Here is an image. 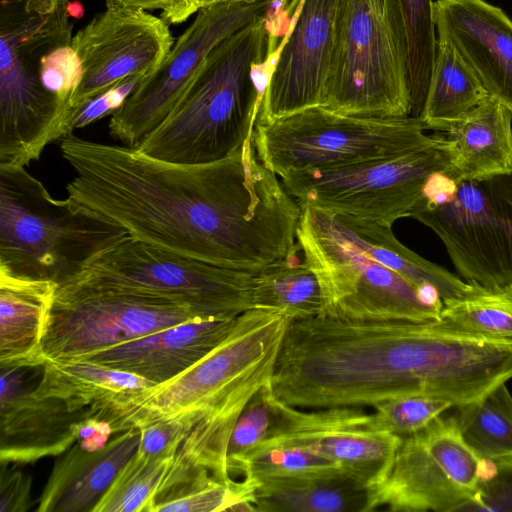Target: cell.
I'll return each instance as SVG.
<instances>
[{
    "label": "cell",
    "mask_w": 512,
    "mask_h": 512,
    "mask_svg": "<svg viewBox=\"0 0 512 512\" xmlns=\"http://www.w3.org/2000/svg\"><path fill=\"white\" fill-rule=\"evenodd\" d=\"M331 215L340 232L358 250L420 289L444 300L458 296L468 288V282L404 246L394 236L391 226L350 216Z\"/></svg>",
    "instance_id": "d4e9b609"
},
{
    "label": "cell",
    "mask_w": 512,
    "mask_h": 512,
    "mask_svg": "<svg viewBox=\"0 0 512 512\" xmlns=\"http://www.w3.org/2000/svg\"><path fill=\"white\" fill-rule=\"evenodd\" d=\"M176 451L155 456L137 452L125 463L92 512H151L157 490Z\"/></svg>",
    "instance_id": "d6a6232c"
},
{
    "label": "cell",
    "mask_w": 512,
    "mask_h": 512,
    "mask_svg": "<svg viewBox=\"0 0 512 512\" xmlns=\"http://www.w3.org/2000/svg\"><path fill=\"white\" fill-rule=\"evenodd\" d=\"M237 320L238 316L199 318L78 359L133 373L156 386L179 376L210 353L231 333Z\"/></svg>",
    "instance_id": "ffe728a7"
},
{
    "label": "cell",
    "mask_w": 512,
    "mask_h": 512,
    "mask_svg": "<svg viewBox=\"0 0 512 512\" xmlns=\"http://www.w3.org/2000/svg\"><path fill=\"white\" fill-rule=\"evenodd\" d=\"M203 414L196 411L185 412L139 428L140 441L136 452L144 456H155L168 451H177L183 439Z\"/></svg>",
    "instance_id": "74e56055"
},
{
    "label": "cell",
    "mask_w": 512,
    "mask_h": 512,
    "mask_svg": "<svg viewBox=\"0 0 512 512\" xmlns=\"http://www.w3.org/2000/svg\"><path fill=\"white\" fill-rule=\"evenodd\" d=\"M489 97L483 84L447 41L437 49L420 119L426 129L444 132Z\"/></svg>",
    "instance_id": "4316f807"
},
{
    "label": "cell",
    "mask_w": 512,
    "mask_h": 512,
    "mask_svg": "<svg viewBox=\"0 0 512 512\" xmlns=\"http://www.w3.org/2000/svg\"><path fill=\"white\" fill-rule=\"evenodd\" d=\"M203 7L204 0H166L163 19L172 24H179Z\"/></svg>",
    "instance_id": "7bdbcfd3"
},
{
    "label": "cell",
    "mask_w": 512,
    "mask_h": 512,
    "mask_svg": "<svg viewBox=\"0 0 512 512\" xmlns=\"http://www.w3.org/2000/svg\"><path fill=\"white\" fill-rule=\"evenodd\" d=\"M505 339L456 328L442 319H294L271 380L279 401L308 409L375 405L429 396L453 407L473 402L511 373Z\"/></svg>",
    "instance_id": "7a4b0ae2"
},
{
    "label": "cell",
    "mask_w": 512,
    "mask_h": 512,
    "mask_svg": "<svg viewBox=\"0 0 512 512\" xmlns=\"http://www.w3.org/2000/svg\"><path fill=\"white\" fill-rule=\"evenodd\" d=\"M420 117H361L323 106L256 123L260 161L280 178L400 155L434 140Z\"/></svg>",
    "instance_id": "ba28073f"
},
{
    "label": "cell",
    "mask_w": 512,
    "mask_h": 512,
    "mask_svg": "<svg viewBox=\"0 0 512 512\" xmlns=\"http://www.w3.org/2000/svg\"><path fill=\"white\" fill-rule=\"evenodd\" d=\"M453 155L452 176L512 175V113L489 96L444 131Z\"/></svg>",
    "instance_id": "603a6c76"
},
{
    "label": "cell",
    "mask_w": 512,
    "mask_h": 512,
    "mask_svg": "<svg viewBox=\"0 0 512 512\" xmlns=\"http://www.w3.org/2000/svg\"><path fill=\"white\" fill-rule=\"evenodd\" d=\"M140 429L132 427L98 451H86L76 442L60 457L40 495L37 512H92L117 473L135 454Z\"/></svg>",
    "instance_id": "7402d4cb"
},
{
    "label": "cell",
    "mask_w": 512,
    "mask_h": 512,
    "mask_svg": "<svg viewBox=\"0 0 512 512\" xmlns=\"http://www.w3.org/2000/svg\"><path fill=\"white\" fill-rule=\"evenodd\" d=\"M483 476L475 500L464 511H512V461L492 465Z\"/></svg>",
    "instance_id": "ab89813d"
},
{
    "label": "cell",
    "mask_w": 512,
    "mask_h": 512,
    "mask_svg": "<svg viewBox=\"0 0 512 512\" xmlns=\"http://www.w3.org/2000/svg\"><path fill=\"white\" fill-rule=\"evenodd\" d=\"M295 317L286 311L252 308L238 316L231 333L174 379L117 394L95 416L114 434L185 412L207 413L252 398L271 383L286 331Z\"/></svg>",
    "instance_id": "277c9868"
},
{
    "label": "cell",
    "mask_w": 512,
    "mask_h": 512,
    "mask_svg": "<svg viewBox=\"0 0 512 512\" xmlns=\"http://www.w3.org/2000/svg\"><path fill=\"white\" fill-rule=\"evenodd\" d=\"M259 483L257 511L366 512L368 504L369 489L348 476Z\"/></svg>",
    "instance_id": "83f0119b"
},
{
    "label": "cell",
    "mask_w": 512,
    "mask_h": 512,
    "mask_svg": "<svg viewBox=\"0 0 512 512\" xmlns=\"http://www.w3.org/2000/svg\"><path fill=\"white\" fill-rule=\"evenodd\" d=\"M285 2L231 0L201 8L162 63L111 115L110 134L124 146L136 148L173 110L216 45Z\"/></svg>",
    "instance_id": "9a60e30c"
},
{
    "label": "cell",
    "mask_w": 512,
    "mask_h": 512,
    "mask_svg": "<svg viewBox=\"0 0 512 512\" xmlns=\"http://www.w3.org/2000/svg\"><path fill=\"white\" fill-rule=\"evenodd\" d=\"M440 319L467 332L512 339V284L469 283L462 294L442 300Z\"/></svg>",
    "instance_id": "1f68e13d"
},
{
    "label": "cell",
    "mask_w": 512,
    "mask_h": 512,
    "mask_svg": "<svg viewBox=\"0 0 512 512\" xmlns=\"http://www.w3.org/2000/svg\"><path fill=\"white\" fill-rule=\"evenodd\" d=\"M113 434V429L108 422L88 417L78 425L76 443L86 451H98L107 445Z\"/></svg>",
    "instance_id": "b9f144b4"
},
{
    "label": "cell",
    "mask_w": 512,
    "mask_h": 512,
    "mask_svg": "<svg viewBox=\"0 0 512 512\" xmlns=\"http://www.w3.org/2000/svg\"><path fill=\"white\" fill-rule=\"evenodd\" d=\"M411 218L443 242L459 275L484 287L512 284V175H435Z\"/></svg>",
    "instance_id": "9c48e42d"
},
{
    "label": "cell",
    "mask_w": 512,
    "mask_h": 512,
    "mask_svg": "<svg viewBox=\"0 0 512 512\" xmlns=\"http://www.w3.org/2000/svg\"><path fill=\"white\" fill-rule=\"evenodd\" d=\"M74 170L67 199L149 245L256 273L299 251L302 209L258 158L253 136L206 164L157 159L128 146L60 141Z\"/></svg>",
    "instance_id": "6da1fadb"
},
{
    "label": "cell",
    "mask_w": 512,
    "mask_h": 512,
    "mask_svg": "<svg viewBox=\"0 0 512 512\" xmlns=\"http://www.w3.org/2000/svg\"><path fill=\"white\" fill-rule=\"evenodd\" d=\"M254 274L189 258L127 236L67 283L156 294L183 301L201 317L209 318L239 316L252 309Z\"/></svg>",
    "instance_id": "8fae6325"
},
{
    "label": "cell",
    "mask_w": 512,
    "mask_h": 512,
    "mask_svg": "<svg viewBox=\"0 0 512 512\" xmlns=\"http://www.w3.org/2000/svg\"><path fill=\"white\" fill-rule=\"evenodd\" d=\"M91 408L43 393L36 385L0 404V463L26 464L65 453L77 440Z\"/></svg>",
    "instance_id": "44dd1931"
},
{
    "label": "cell",
    "mask_w": 512,
    "mask_h": 512,
    "mask_svg": "<svg viewBox=\"0 0 512 512\" xmlns=\"http://www.w3.org/2000/svg\"><path fill=\"white\" fill-rule=\"evenodd\" d=\"M456 408L454 416L463 439L484 462L512 461V395L506 383Z\"/></svg>",
    "instance_id": "f546056e"
},
{
    "label": "cell",
    "mask_w": 512,
    "mask_h": 512,
    "mask_svg": "<svg viewBox=\"0 0 512 512\" xmlns=\"http://www.w3.org/2000/svg\"><path fill=\"white\" fill-rule=\"evenodd\" d=\"M323 107L361 117L411 116L385 0H349Z\"/></svg>",
    "instance_id": "5bb4252c"
},
{
    "label": "cell",
    "mask_w": 512,
    "mask_h": 512,
    "mask_svg": "<svg viewBox=\"0 0 512 512\" xmlns=\"http://www.w3.org/2000/svg\"><path fill=\"white\" fill-rule=\"evenodd\" d=\"M31 477L1 464L0 512H26L31 506Z\"/></svg>",
    "instance_id": "60d3db41"
},
{
    "label": "cell",
    "mask_w": 512,
    "mask_h": 512,
    "mask_svg": "<svg viewBox=\"0 0 512 512\" xmlns=\"http://www.w3.org/2000/svg\"><path fill=\"white\" fill-rule=\"evenodd\" d=\"M433 0H385L387 16L402 58L411 98L419 117L434 66L437 37Z\"/></svg>",
    "instance_id": "484cf974"
},
{
    "label": "cell",
    "mask_w": 512,
    "mask_h": 512,
    "mask_svg": "<svg viewBox=\"0 0 512 512\" xmlns=\"http://www.w3.org/2000/svg\"><path fill=\"white\" fill-rule=\"evenodd\" d=\"M71 45L80 66L73 114L124 78L153 72L171 50L173 37L163 18L106 0V9L73 36Z\"/></svg>",
    "instance_id": "e0dca14e"
},
{
    "label": "cell",
    "mask_w": 512,
    "mask_h": 512,
    "mask_svg": "<svg viewBox=\"0 0 512 512\" xmlns=\"http://www.w3.org/2000/svg\"><path fill=\"white\" fill-rule=\"evenodd\" d=\"M298 9L283 3L237 30L208 54L164 119L136 149L180 164H206L238 151L253 136L267 78ZM293 23V22H292Z\"/></svg>",
    "instance_id": "3957f363"
},
{
    "label": "cell",
    "mask_w": 512,
    "mask_h": 512,
    "mask_svg": "<svg viewBox=\"0 0 512 512\" xmlns=\"http://www.w3.org/2000/svg\"><path fill=\"white\" fill-rule=\"evenodd\" d=\"M484 461L465 442L455 416H439L401 437L385 476L368 488L366 512H455L471 504Z\"/></svg>",
    "instance_id": "4fadbf2b"
},
{
    "label": "cell",
    "mask_w": 512,
    "mask_h": 512,
    "mask_svg": "<svg viewBox=\"0 0 512 512\" xmlns=\"http://www.w3.org/2000/svg\"><path fill=\"white\" fill-rule=\"evenodd\" d=\"M127 236L123 228L76 209L67 198H53L24 166L0 167L1 273L59 287Z\"/></svg>",
    "instance_id": "8992f818"
},
{
    "label": "cell",
    "mask_w": 512,
    "mask_h": 512,
    "mask_svg": "<svg viewBox=\"0 0 512 512\" xmlns=\"http://www.w3.org/2000/svg\"><path fill=\"white\" fill-rule=\"evenodd\" d=\"M272 404L274 415L268 436L254 449L290 447L309 451L337 463L367 488L385 476L401 441V437L381 429L374 415L358 406L306 411L274 395Z\"/></svg>",
    "instance_id": "2e32d148"
},
{
    "label": "cell",
    "mask_w": 512,
    "mask_h": 512,
    "mask_svg": "<svg viewBox=\"0 0 512 512\" xmlns=\"http://www.w3.org/2000/svg\"><path fill=\"white\" fill-rule=\"evenodd\" d=\"M146 76L145 74L128 76L77 108L72 114L71 131L114 114L124 105Z\"/></svg>",
    "instance_id": "f35d334b"
},
{
    "label": "cell",
    "mask_w": 512,
    "mask_h": 512,
    "mask_svg": "<svg viewBox=\"0 0 512 512\" xmlns=\"http://www.w3.org/2000/svg\"><path fill=\"white\" fill-rule=\"evenodd\" d=\"M123 5L141 8L144 10L148 9H164L166 6V0H115Z\"/></svg>",
    "instance_id": "ee69618b"
},
{
    "label": "cell",
    "mask_w": 512,
    "mask_h": 512,
    "mask_svg": "<svg viewBox=\"0 0 512 512\" xmlns=\"http://www.w3.org/2000/svg\"><path fill=\"white\" fill-rule=\"evenodd\" d=\"M58 285L0 272V367L46 362L42 338Z\"/></svg>",
    "instance_id": "cb8c5ba5"
},
{
    "label": "cell",
    "mask_w": 512,
    "mask_h": 512,
    "mask_svg": "<svg viewBox=\"0 0 512 512\" xmlns=\"http://www.w3.org/2000/svg\"><path fill=\"white\" fill-rule=\"evenodd\" d=\"M201 317L189 304L130 289L64 284L42 338L46 361H67ZM210 318V317H209Z\"/></svg>",
    "instance_id": "7c38bea8"
},
{
    "label": "cell",
    "mask_w": 512,
    "mask_h": 512,
    "mask_svg": "<svg viewBox=\"0 0 512 512\" xmlns=\"http://www.w3.org/2000/svg\"><path fill=\"white\" fill-rule=\"evenodd\" d=\"M68 14L73 18H81L84 14V8L79 1L68 2Z\"/></svg>",
    "instance_id": "f6af8a7d"
},
{
    "label": "cell",
    "mask_w": 512,
    "mask_h": 512,
    "mask_svg": "<svg viewBox=\"0 0 512 512\" xmlns=\"http://www.w3.org/2000/svg\"><path fill=\"white\" fill-rule=\"evenodd\" d=\"M453 170L443 134L412 151L335 168L311 169L282 177L301 209L316 208L391 226L409 217L429 181Z\"/></svg>",
    "instance_id": "30bf717a"
},
{
    "label": "cell",
    "mask_w": 512,
    "mask_h": 512,
    "mask_svg": "<svg viewBox=\"0 0 512 512\" xmlns=\"http://www.w3.org/2000/svg\"><path fill=\"white\" fill-rule=\"evenodd\" d=\"M297 242L321 291L319 315L344 320L440 319L442 300L358 250L325 211L302 208Z\"/></svg>",
    "instance_id": "52a82bcc"
},
{
    "label": "cell",
    "mask_w": 512,
    "mask_h": 512,
    "mask_svg": "<svg viewBox=\"0 0 512 512\" xmlns=\"http://www.w3.org/2000/svg\"><path fill=\"white\" fill-rule=\"evenodd\" d=\"M349 0H301L267 78L256 123L323 106Z\"/></svg>",
    "instance_id": "ac0fdd59"
},
{
    "label": "cell",
    "mask_w": 512,
    "mask_h": 512,
    "mask_svg": "<svg viewBox=\"0 0 512 512\" xmlns=\"http://www.w3.org/2000/svg\"><path fill=\"white\" fill-rule=\"evenodd\" d=\"M221 1H231V0H204V7L214 4V3H217V2H221ZM285 1H293V0H285Z\"/></svg>",
    "instance_id": "bcb514c9"
},
{
    "label": "cell",
    "mask_w": 512,
    "mask_h": 512,
    "mask_svg": "<svg viewBox=\"0 0 512 512\" xmlns=\"http://www.w3.org/2000/svg\"><path fill=\"white\" fill-rule=\"evenodd\" d=\"M238 471L258 482L348 476L337 463L309 451L290 447L254 449L240 462Z\"/></svg>",
    "instance_id": "836d02e7"
},
{
    "label": "cell",
    "mask_w": 512,
    "mask_h": 512,
    "mask_svg": "<svg viewBox=\"0 0 512 512\" xmlns=\"http://www.w3.org/2000/svg\"><path fill=\"white\" fill-rule=\"evenodd\" d=\"M437 38L450 43L489 96L512 113V19L485 0H435Z\"/></svg>",
    "instance_id": "d6986e66"
},
{
    "label": "cell",
    "mask_w": 512,
    "mask_h": 512,
    "mask_svg": "<svg viewBox=\"0 0 512 512\" xmlns=\"http://www.w3.org/2000/svg\"><path fill=\"white\" fill-rule=\"evenodd\" d=\"M318 279L308 264L295 255L275 261L254 274L253 308L282 310L295 319L320 314Z\"/></svg>",
    "instance_id": "4dcf8cb0"
},
{
    "label": "cell",
    "mask_w": 512,
    "mask_h": 512,
    "mask_svg": "<svg viewBox=\"0 0 512 512\" xmlns=\"http://www.w3.org/2000/svg\"><path fill=\"white\" fill-rule=\"evenodd\" d=\"M154 386L148 380L87 360L46 361L36 389L80 408L98 405L128 391Z\"/></svg>",
    "instance_id": "f1b7e54d"
},
{
    "label": "cell",
    "mask_w": 512,
    "mask_h": 512,
    "mask_svg": "<svg viewBox=\"0 0 512 512\" xmlns=\"http://www.w3.org/2000/svg\"><path fill=\"white\" fill-rule=\"evenodd\" d=\"M68 0H0V167L25 166L72 133L40 80L43 57L71 41Z\"/></svg>",
    "instance_id": "5b68a950"
},
{
    "label": "cell",
    "mask_w": 512,
    "mask_h": 512,
    "mask_svg": "<svg viewBox=\"0 0 512 512\" xmlns=\"http://www.w3.org/2000/svg\"><path fill=\"white\" fill-rule=\"evenodd\" d=\"M272 399L269 383L251 398L240 414L228 444L229 473L238 471L244 457L267 438L274 415Z\"/></svg>",
    "instance_id": "d590c367"
},
{
    "label": "cell",
    "mask_w": 512,
    "mask_h": 512,
    "mask_svg": "<svg viewBox=\"0 0 512 512\" xmlns=\"http://www.w3.org/2000/svg\"><path fill=\"white\" fill-rule=\"evenodd\" d=\"M71 42L56 46L43 57L40 80L72 115L71 99L80 81V66Z\"/></svg>",
    "instance_id": "8d00e7d4"
},
{
    "label": "cell",
    "mask_w": 512,
    "mask_h": 512,
    "mask_svg": "<svg viewBox=\"0 0 512 512\" xmlns=\"http://www.w3.org/2000/svg\"><path fill=\"white\" fill-rule=\"evenodd\" d=\"M373 407L376 424L387 432L403 437L425 428L453 406L435 397L405 396L378 402Z\"/></svg>",
    "instance_id": "e575fe53"
}]
</instances>
